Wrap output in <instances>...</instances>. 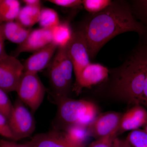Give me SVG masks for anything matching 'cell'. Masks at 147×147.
Segmentation results:
<instances>
[{"label":"cell","instance_id":"obj_1","mask_svg":"<svg viewBox=\"0 0 147 147\" xmlns=\"http://www.w3.org/2000/svg\"><path fill=\"white\" fill-rule=\"evenodd\" d=\"M86 42L90 59L95 57L108 41L123 33L134 32L147 38V28L134 18L132 9L123 1H112L98 13L91 14L81 30Z\"/></svg>","mask_w":147,"mask_h":147},{"label":"cell","instance_id":"obj_2","mask_svg":"<svg viewBox=\"0 0 147 147\" xmlns=\"http://www.w3.org/2000/svg\"><path fill=\"white\" fill-rule=\"evenodd\" d=\"M59 100L60 117L70 125L78 124L88 127L96 118L97 109L90 101L73 100L67 97Z\"/></svg>","mask_w":147,"mask_h":147},{"label":"cell","instance_id":"obj_3","mask_svg":"<svg viewBox=\"0 0 147 147\" xmlns=\"http://www.w3.org/2000/svg\"><path fill=\"white\" fill-rule=\"evenodd\" d=\"M16 92L19 99L35 113L42 103L45 89L37 74L24 72Z\"/></svg>","mask_w":147,"mask_h":147},{"label":"cell","instance_id":"obj_4","mask_svg":"<svg viewBox=\"0 0 147 147\" xmlns=\"http://www.w3.org/2000/svg\"><path fill=\"white\" fill-rule=\"evenodd\" d=\"M22 102L20 100L14 103L7 119L14 142L30 137L35 128L31 113Z\"/></svg>","mask_w":147,"mask_h":147},{"label":"cell","instance_id":"obj_5","mask_svg":"<svg viewBox=\"0 0 147 147\" xmlns=\"http://www.w3.org/2000/svg\"><path fill=\"white\" fill-rule=\"evenodd\" d=\"M66 48L73 64L76 81L84 69L90 63L86 42L81 30L73 32Z\"/></svg>","mask_w":147,"mask_h":147},{"label":"cell","instance_id":"obj_6","mask_svg":"<svg viewBox=\"0 0 147 147\" xmlns=\"http://www.w3.org/2000/svg\"><path fill=\"white\" fill-rule=\"evenodd\" d=\"M24 72L23 64L15 57L7 55L0 59V88L7 93L16 91Z\"/></svg>","mask_w":147,"mask_h":147},{"label":"cell","instance_id":"obj_7","mask_svg":"<svg viewBox=\"0 0 147 147\" xmlns=\"http://www.w3.org/2000/svg\"><path fill=\"white\" fill-rule=\"evenodd\" d=\"M120 113L110 112L96 117L88 127L90 136L98 139L116 133L121 117Z\"/></svg>","mask_w":147,"mask_h":147},{"label":"cell","instance_id":"obj_8","mask_svg":"<svg viewBox=\"0 0 147 147\" xmlns=\"http://www.w3.org/2000/svg\"><path fill=\"white\" fill-rule=\"evenodd\" d=\"M53 42L50 29L42 28L32 30L24 42L18 45L11 56L16 57L23 53L35 52Z\"/></svg>","mask_w":147,"mask_h":147},{"label":"cell","instance_id":"obj_9","mask_svg":"<svg viewBox=\"0 0 147 147\" xmlns=\"http://www.w3.org/2000/svg\"><path fill=\"white\" fill-rule=\"evenodd\" d=\"M58 47L53 42L34 52L23 64L24 72L37 74L49 65Z\"/></svg>","mask_w":147,"mask_h":147},{"label":"cell","instance_id":"obj_10","mask_svg":"<svg viewBox=\"0 0 147 147\" xmlns=\"http://www.w3.org/2000/svg\"><path fill=\"white\" fill-rule=\"evenodd\" d=\"M110 70L99 63H90L86 67L76 81V90L90 87L104 82L109 77Z\"/></svg>","mask_w":147,"mask_h":147},{"label":"cell","instance_id":"obj_11","mask_svg":"<svg viewBox=\"0 0 147 147\" xmlns=\"http://www.w3.org/2000/svg\"><path fill=\"white\" fill-rule=\"evenodd\" d=\"M147 122V111L142 105L132 106L122 115L117 134L129 130H136L144 126Z\"/></svg>","mask_w":147,"mask_h":147},{"label":"cell","instance_id":"obj_12","mask_svg":"<svg viewBox=\"0 0 147 147\" xmlns=\"http://www.w3.org/2000/svg\"><path fill=\"white\" fill-rule=\"evenodd\" d=\"M49 79L55 91L56 97L58 100L67 97L71 85L67 81L59 63L55 57L49 64Z\"/></svg>","mask_w":147,"mask_h":147},{"label":"cell","instance_id":"obj_13","mask_svg":"<svg viewBox=\"0 0 147 147\" xmlns=\"http://www.w3.org/2000/svg\"><path fill=\"white\" fill-rule=\"evenodd\" d=\"M28 147H76L57 132L38 134L26 144Z\"/></svg>","mask_w":147,"mask_h":147},{"label":"cell","instance_id":"obj_14","mask_svg":"<svg viewBox=\"0 0 147 147\" xmlns=\"http://www.w3.org/2000/svg\"><path fill=\"white\" fill-rule=\"evenodd\" d=\"M32 30L21 26L16 21L0 24V31L5 40L18 45L25 41Z\"/></svg>","mask_w":147,"mask_h":147},{"label":"cell","instance_id":"obj_15","mask_svg":"<svg viewBox=\"0 0 147 147\" xmlns=\"http://www.w3.org/2000/svg\"><path fill=\"white\" fill-rule=\"evenodd\" d=\"M41 7L25 5L20 9L15 21L25 28H30L39 21Z\"/></svg>","mask_w":147,"mask_h":147},{"label":"cell","instance_id":"obj_16","mask_svg":"<svg viewBox=\"0 0 147 147\" xmlns=\"http://www.w3.org/2000/svg\"><path fill=\"white\" fill-rule=\"evenodd\" d=\"M66 139L76 147H84L90 136L88 127L78 124L71 125L64 134Z\"/></svg>","mask_w":147,"mask_h":147},{"label":"cell","instance_id":"obj_17","mask_svg":"<svg viewBox=\"0 0 147 147\" xmlns=\"http://www.w3.org/2000/svg\"><path fill=\"white\" fill-rule=\"evenodd\" d=\"M21 8L17 0H0V24L16 20Z\"/></svg>","mask_w":147,"mask_h":147},{"label":"cell","instance_id":"obj_18","mask_svg":"<svg viewBox=\"0 0 147 147\" xmlns=\"http://www.w3.org/2000/svg\"><path fill=\"white\" fill-rule=\"evenodd\" d=\"M51 30L53 42L57 45L58 47H64L67 45L73 34L69 24L67 22L60 23L51 29Z\"/></svg>","mask_w":147,"mask_h":147},{"label":"cell","instance_id":"obj_19","mask_svg":"<svg viewBox=\"0 0 147 147\" xmlns=\"http://www.w3.org/2000/svg\"><path fill=\"white\" fill-rule=\"evenodd\" d=\"M55 57L57 60L67 81L71 85L73 65L67 51L66 46L58 47Z\"/></svg>","mask_w":147,"mask_h":147},{"label":"cell","instance_id":"obj_20","mask_svg":"<svg viewBox=\"0 0 147 147\" xmlns=\"http://www.w3.org/2000/svg\"><path fill=\"white\" fill-rule=\"evenodd\" d=\"M60 23L59 15L56 11L50 8H41L38 23L41 28L51 30Z\"/></svg>","mask_w":147,"mask_h":147},{"label":"cell","instance_id":"obj_21","mask_svg":"<svg viewBox=\"0 0 147 147\" xmlns=\"http://www.w3.org/2000/svg\"><path fill=\"white\" fill-rule=\"evenodd\" d=\"M112 1L110 0H83L82 5L88 12L95 14L107 8Z\"/></svg>","mask_w":147,"mask_h":147},{"label":"cell","instance_id":"obj_22","mask_svg":"<svg viewBox=\"0 0 147 147\" xmlns=\"http://www.w3.org/2000/svg\"><path fill=\"white\" fill-rule=\"evenodd\" d=\"M126 139L134 147H147V133L144 130L139 129L131 131Z\"/></svg>","mask_w":147,"mask_h":147},{"label":"cell","instance_id":"obj_23","mask_svg":"<svg viewBox=\"0 0 147 147\" xmlns=\"http://www.w3.org/2000/svg\"><path fill=\"white\" fill-rule=\"evenodd\" d=\"M12 106L6 92L0 88V113L8 119Z\"/></svg>","mask_w":147,"mask_h":147},{"label":"cell","instance_id":"obj_24","mask_svg":"<svg viewBox=\"0 0 147 147\" xmlns=\"http://www.w3.org/2000/svg\"><path fill=\"white\" fill-rule=\"evenodd\" d=\"M117 134L114 133L106 137L97 139L92 142L89 147H115Z\"/></svg>","mask_w":147,"mask_h":147},{"label":"cell","instance_id":"obj_25","mask_svg":"<svg viewBox=\"0 0 147 147\" xmlns=\"http://www.w3.org/2000/svg\"><path fill=\"white\" fill-rule=\"evenodd\" d=\"M0 135L14 141V137L9 125L7 119L0 113Z\"/></svg>","mask_w":147,"mask_h":147},{"label":"cell","instance_id":"obj_26","mask_svg":"<svg viewBox=\"0 0 147 147\" xmlns=\"http://www.w3.org/2000/svg\"><path fill=\"white\" fill-rule=\"evenodd\" d=\"M136 12L144 22L147 24V0L134 1Z\"/></svg>","mask_w":147,"mask_h":147},{"label":"cell","instance_id":"obj_27","mask_svg":"<svg viewBox=\"0 0 147 147\" xmlns=\"http://www.w3.org/2000/svg\"><path fill=\"white\" fill-rule=\"evenodd\" d=\"M48 2L63 7H76L82 5L81 0H49Z\"/></svg>","mask_w":147,"mask_h":147},{"label":"cell","instance_id":"obj_28","mask_svg":"<svg viewBox=\"0 0 147 147\" xmlns=\"http://www.w3.org/2000/svg\"><path fill=\"white\" fill-rule=\"evenodd\" d=\"M145 63L146 65V77L145 79L144 85V90H143V96L141 105H142L147 108V53L145 56Z\"/></svg>","mask_w":147,"mask_h":147},{"label":"cell","instance_id":"obj_29","mask_svg":"<svg viewBox=\"0 0 147 147\" xmlns=\"http://www.w3.org/2000/svg\"><path fill=\"white\" fill-rule=\"evenodd\" d=\"M0 147H28L26 144H21L14 142L0 139Z\"/></svg>","mask_w":147,"mask_h":147},{"label":"cell","instance_id":"obj_30","mask_svg":"<svg viewBox=\"0 0 147 147\" xmlns=\"http://www.w3.org/2000/svg\"><path fill=\"white\" fill-rule=\"evenodd\" d=\"M5 39L0 31V59H2L8 55L6 52L5 47Z\"/></svg>","mask_w":147,"mask_h":147},{"label":"cell","instance_id":"obj_31","mask_svg":"<svg viewBox=\"0 0 147 147\" xmlns=\"http://www.w3.org/2000/svg\"><path fill=\"white\" fill-rule=\"evenodd\" d=\"M25 5L29 6L41 7V1L39 0H23Z\"/></svg>","mask_w":147,"mask_h":147},{"label":"cell","instance_id":"obj_32","mask_svg":"<svg viewBox=\"0 0 147 147\" xmlns=\"http://www.w3.org/2000/svg\"><path fill=\"white\" fill-rule=\"evenodd\" d=\"M115 147H131V146L127 139L122 140L117 138Z\"/></svg>","mask_w":147,"mask_h":147},{"label":"cell","instance_id":"obj_33","mask_svg":"<svg viewBox=\"0 0 147 147\" xmlns=\"http://www.w3.org/2000/svg\"><path fill=\"white\" fill-rule=\"evenodd\" d=\"M144 126V130L147 133V122Z\"/></svg>","mask_w":147,"mask_h":147}]
</instances>
